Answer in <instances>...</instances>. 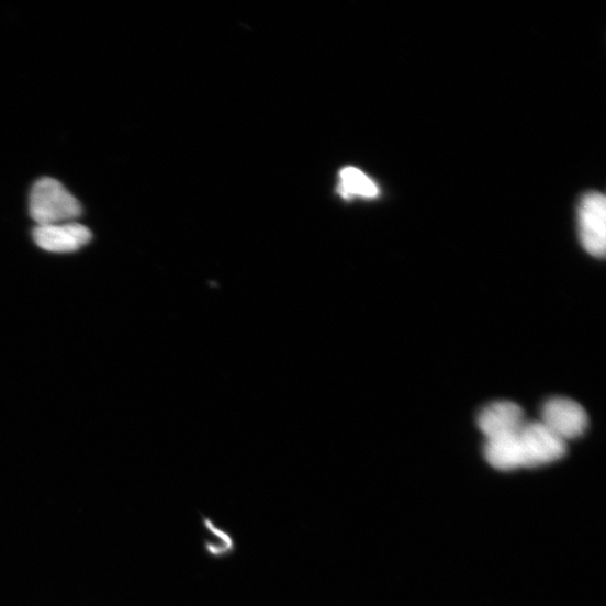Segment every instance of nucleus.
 I'll return each mask as SVG.
<instances>
[{
  "label": "nucleus",
  "instance_id": "1",
  "mask_svg": "<svg viewBox=\"0 0 606 606\" xmlns=\"http://www.w3.org/2000/svg\"><path fill=\"white\" fill-rule=\"evenodd\" d=\"M29 207L37 226L76 222L82 214L79 200L54 178H42L33 184Z\"/></svg>",
  "mask_w": 606,
  "mask_h": 606
},
{
  "label": "nucleus",
  "instance_id": "2",
  "mask_svg": "<svg viewBox=\"0 0 606 606\" xmlns=\"http://www.w3.org/2000/svg\"><path fill=\"white\" fill-rule=\"evenodd\" d=\"M525 469H536L558 462L565 457L568 442L556 436L540 422H526L518 433Z\"/></svg>",
  "mask_w": 606,
  "mask_h": 606
},
{
  "label": "nucleus",
  "instance_id": "3",
  "mask_svg": "<svg viewBox=\"0 0 606 606\" xmlns=\"http://www.w3.org/2000/svg\"><path fill=\"white\" fill-rule=\"evenodd\" d=\"M540 423L568 442L584 435L588 427V417L576 401L552 397L543 404Z\"/></svg>",
  "mask_w": 606,
  "mask_h": 606
},
{
  "label": "nucleus",
  "instance_id": "4",
  "mask_svg": "<svg viewBox=\"0 0 606 606\" xmlns=\"http://www.w3.org/2000/svg\"><path fill=\"white\" fill-rule=\"evenodd\" d=\"M580 238L594 258H603L606 249V200L596 191L586 193L579 207Z\"/></svg>",
  "mask_w": 606,
  "mask_h": 606
},
{
  "label": "nucleus",
  "instance_id": "5",
  "mask_svg": "<svg viewBox=\"0 0 606 606\" xmlns=\"http://www.w3.org/2000/svg\"><path fill=\"white\" fill-rule=\"evenodd\" d=\"M525 413L512 401L489 404L478 418V425L486 440L517 434L526 424Z\"/></svg>",
  "mask_w": 606,
  "mask_h": 606
},
{
  "label": "nucleus",
  "instance_id": "6",
  "mask_svg": "<svg viewBox=\"0 0 606 606\" xmlns=\"http://www.w3.org/2000/svg\"><path fill=\"white\" fill-rule=\"evenodd\" d=\"M35 244L50 252H74L92 239V233L86 226L71 222L58 225L36 226L33 229Z\"/></svg>",
  "mask_w": 606,
  "mask_h": 606
},
{
  "label": "nucleus",
  "instance_id": "7",
  "mask_svg": "<svg viewBox=\"0 0 606 606\" xmlns=\"http://www.w3.org/2000/svg\"><path fill=\"white\" fill-rule=\"evenodd\" d=\"M518 433L485 441L484 457L493 469L502 472H512L524 468V457Z\"/></svg>",
  "mask_w": 606,
  "mask_h": 606
},
{
  "label": "nucleus",
  "instance_id": "8",
  "mask_svg": "<svg viewBox=\"0 0 606 606\" xmlns=\"http://www.w3.org/2000/svg\"><path fill=\"white\" fill-rule=\"evenodd\" d=\"M339 193L347 199L354 195L375 198L379 194V188L359 169L345 168L340 172Z\"/></svg>",
  "mask_w": 606,
  "mask_h": 606
},
{
  "label": "nucleus",
  "instance_id": "9",
  "mask_svg": "<svg viewBox=\"0 0 606 606\" xmlns=\"http://www.w3.org/2000/svg\"><path fill=\"white\" fill-rule=\"evenodd\" d=\"M205 525L207 529L212 530L216 536L217 540L212 541L210 543H206L207 550L212 556H216V558H222V556H226L231 553V551L234 549V541L231 538V536L217 528L211 520L206 519Z\"/></svg>",
  "mask_w": 606,
  "mask_h": 606
}]
</instances>
